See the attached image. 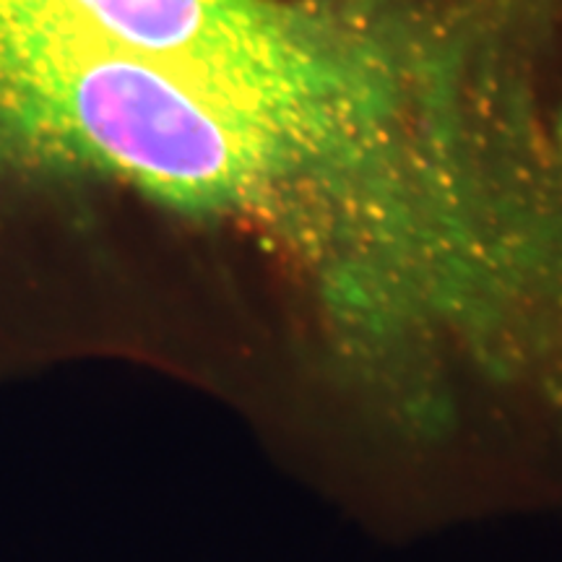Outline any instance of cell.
Returning <instances> with one entry per match:
<instances>
[{
    "label": "cell",
    "instance_id": "6da1fadb",
    "mask_svg": "<svg viewBox=\"0 0 562 562\" xmlns=\"http://www.w3.org/2000/svg\"><path fill=\"white\" fill-rule=\"evenodd\" d=\"M165 68L112 0H0V175L125 182Z\"/></svg>",
    "mask_w": 562,
    "mask_h": 562
}]
</instances>
